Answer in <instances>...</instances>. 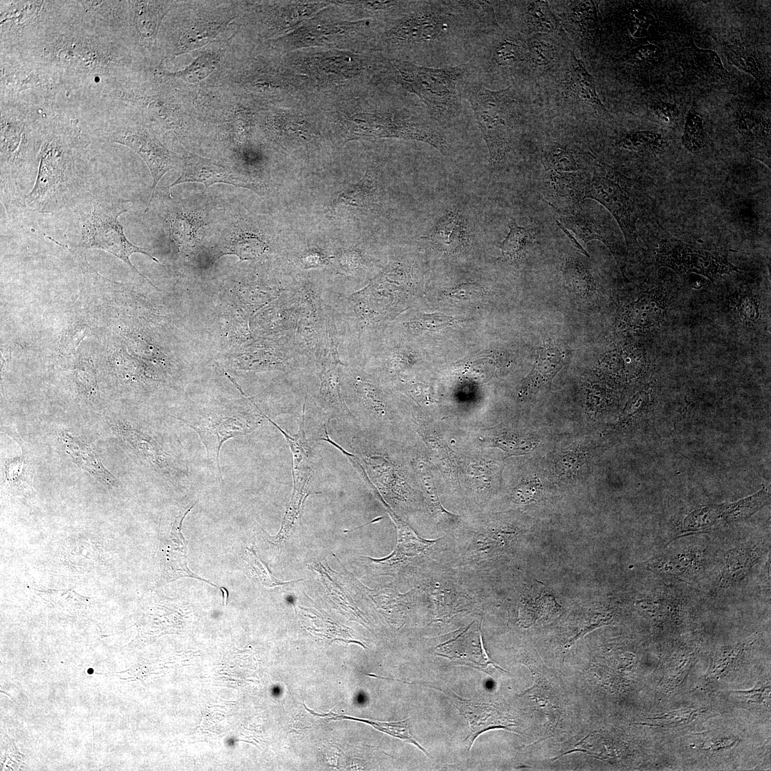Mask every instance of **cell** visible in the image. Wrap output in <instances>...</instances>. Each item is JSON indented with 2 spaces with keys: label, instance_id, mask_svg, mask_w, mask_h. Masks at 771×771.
I'll return each instance as SVG.
<instances>
[{
  "label": "cell",
  "instance_id": "54",
  "mask_svg": "<svg viewBox=\"0 0 771 771\" xmlns=\"http://www.w3.org/2000/svg\"><path fill=\"white\" fill-rule=\"evenodd\" d=\"M660 54L661 49L659 46L653 44H647L635 48L633 51L631 56L636 61H645L654 60L660 57Z\"/></svg>",
  "mask_w": 771,
  "mask_h": 771
},
{
  "label": "cell",
  "instance_id": "25",
  "mask_svg": "<svg viewBox=\"0 0 771 771\" xmlns=\"http://www.w3.org/2000/svg\"><path fill=\"white\" fill-rule=\"evenodd\" d=\"M468 231L463 216L457 211L440 218L427 238L433 248L445 254L462 250L468 243Z\"/></svg>",
  "mask_w": 771,
  "mask_h": 771
},
{
  "label": "cell",
  "instance_id": "16",
  "mask_svg": "<svg viewBox=\"0 0 771 771\" xmlns=\"http://www.w3.org/2000/svg\"><path fill=\"white\" fill-rule=\"evenodd\" d=\"M710 560L711 553L706 547L680 545L660 553L644 565L658 574L691 583L705 571Z\"/></svg>",
  "mask_w": 771,
  "mask_h": 771
},
{
  "label": "cell",
  "instance_id": "56",
  "mask_svg": "<svg viewBox=\"0 0 771 771\" xmlns=\"http://www.w3.org/2000/svg\"><path fill=\"white\" fill-rule=\"evenodd\" d=\"M739 310L741 316L745 320L753 321L758 317V307L752 298L747 297L741 301Z\"/></svg>",
  "mask_w": 771,
  "mask_h": 771
},
{
  "label": "cell",
  "instance_id": "34",
  "mask_svg": "<svg viewBox=\"0 0 771 771\" xmlns=\"http://www.w3.org/2000/svg\"><path fill=\"white\" fill-rule=\"evenodd\" d=\"M525 14L526 23L533 31L550 34L558 29V21L546 1H528Z\"/></svg>",
  "mask_w": 771,
  "mask_h": 771
},
{
  "label": "cell",
  "instance_id": "47",
  "mask_svg": "<svg viewBox=\"0 0 771 771\" xmlns=\"http://www.w3.org/2000/svg\"><path fill=\"white\" fill-rule=\"evenodd\" d=\"M567 281L575 288L589 291L593 286V280L588 270L578 261L571 260L565 266Z\"/></svg>",
  "mask_w": 771,
  "mask_h": 771
},
{
  "label": "cell",
  "instance_id": "26",
  "mask_svg": "<svg viewBox=\"0 0 771 771\" xmlns=\"http://www.w3.org/2000/svg\"><path fill=\"white\" fill-rule=\"evenodd\" d=\"M66 453L72 462L109 486L116 483L89 445L67 430L60 435Z\"/></svg>",
  "mask_w": 771,
  "mask_h": 771
},
{
  "label": "cell",
  "instance_id": "1",
  "mask_svg": "<svg viewBox=\"0 0 771 771\" xmlns=\"http://www.w3.org/2000/svg\"><path fill=\"white\" fill-rule=\"evenodd\" d=\"M490 4L482 1H415L384 34V41L420 59L470 51L493 24Z\"/></svg>",
  "mask_w": 771,
  "mask_h": 771
},
{
  "label": "cell",
  "instance_id": "8",
  "mask_svg": "<svg viewBox=\"0 0 771 771\" xmlns=\"http://www.w3.org/2000/svg\"><path fill=\"white\" fill-rule=\"evenodd\" d=\"M464 99L469 102L489 153L490 168L506 156L513 137L517 116V98L512 86L491 90L469 80Z\"/></svg>",
  "mask_w": 771,
  "mask_h": 771
},
{
  "label": "cell",
  "instance_id": "31",
  "mask_svg": "<svg viewBox=\"0 0 771 771\" xmlns=\"http://www.w3.org/2000/svg\"><path fill=\"white\" fill-rule=\"evenodd\" d=\"M723 50L728 60L737 68L750 74L760 82L765 80L764 65L752 49L742 43L732 42L725 44Z\"/></svg>",
  "mask_w": 771,
  "mask_h": 771
},
{
  "label": "cell",
  "instance_id": "28",
  "mask_svg": "<svg viewBox=\"0 0 771 771\" xmlns=\"http://www.w3.org/2000/svg\"><path fill=\"white\" fill-rule=\"evenodd\" d=\"M664 312L660 298L653 293H647L629 306L625 321L630 328L648 329L660 324Z\"/></svg>",
  "mask_w": 771,
  "mask_h": 771
},
{
  "label": "cell",
  "instance_id": "41",
  "mask_svg": "<svg viewBox=\"0 0 771 771\" xmlns=\"http://www.w3.org/2000/svg\"><path fill=\"white\" fill-rule=\"evenodd\" d=\"M409 720L410 718L399 722H375L368 720H364L363 721L381 732L413 744L428 757L430 756L429 753L418 743L416 738L413 735Z\"/></svg>",
  "mask_w": 771,
  "mask_h": 771
},
{
  "label": "cell",
  "instance_id": "22",
  "mask_svg": "<svg viewBox=\"0 0 771 771\" xmlns=\"http://www.w3.org/2000/svg\"><path fill=\"white\" fill-rule=\"evenodd\" d=\"M1 430L14 438L22 450L21 457L9 459L5 462V489L13 495H26L33 492L32 481L36 463L29 452V446L14 430L7 427H1Z\"/></svg>",
  "mask_w": 771,
  "mask_h": 771
},
{
  "label": "cell",
  "instance_id": "37",
  "mask_svg": "<svg viewBox=\"0 0 771 771\" xmlns=\"http://www.w3.org/2000/svg\"><path fill=\"white\" fill-rule=\"evenodd\" d=\"M692 51L694 64L702 74L714 80L727 79L728 72L716 52L709 49H699L695 45Z\"/></svg>",
  "mask_w": 771,
  "mask_h": 771
},
{
  "label": "cell",
  "instance_id": "44",
  "mask_svg": "<svg viewBox=\"0 0 771 771\" xmlns=\"http://www.w3.org/2000/svg\"><path fill=\"white\" fill-rule=\"evenodd\" d=\"M245 560L248 563L250 568L255 575L258 578L260 582L266 588H275L281 586L283 585L289 584L296 581H301L302 580H293V581H281L275 578L268 570L265 564L258 557L254 548H246Z\"/></svg>",
  "mask_w": 771,
  "mask_h": 771
},
{
  "label": "cell",
  "instance_id": "11",
  "mask_svg": "<svg viewBox=\"0 0 771 771\" xmlns=\"http://www.w3.org/2000/svg\"><path fill=\"white\" fill-rule=\"evenodd\" d=\"M327 342L323 354L313 364L319 380L316 400L331 417L350 416L351 413L342 393L343 365L340 361L339 333L333 308L326 303Z\"/></svg>",
  "mask_w": 771,
  "mask_h": 771
},
{
  "label": "cell",
  "instance_id": "10",
  "mask_svg": "<svg viewBox=\"0 0 771 771\" xmlns=\"http://www.w3.org/2000/svg\"><path fill=\"white\" fill-rule=\"evenodd\" d=\"M584 187L583 198L603 205L618 221L628 246L638 245L636 221L643 216L645 203L638 183L609 166L599 165Z\"/></svg>",
  "mask_w": 771,
  "mask_h": 771
},
{
  "label": "cell",
  "instance_id": "3",
  "mask_svg": "<svg viewBox=\"0 0 771 771\" xmlns=\"http://www.w3.org/2000/svg\"><path fill=\"white\" fill-rule=\"evenodd\" d=\"M518 525L497 519L462 522L451 535L446 562L454 569L480 582L490 572L516 553L521 541Z\"/></svg>",
  "mask_w": 771,
  "mask_h": 771
},
{
  "label": "cell",
  "instance_id": "24",
  "mask_svg": "<svg viewBox=\"0 0 771 771\" xmlns=\"http://www.w3.org/2000/svg\"><path fill=\"white\" fill-rule=\"evenodd\" d=\"M560 220L559 223L563 227L573 231L576 238L584 243L592 240L603 242L622 267L625 256L624 248L621 241L608 228L581 214L561 216Z\"/></svg>",
  "mask_w": 771,
  "mask_h": 771
},
{
  "label": "cell",
  "instance_id": "7",
  "mask_svg": "<svg viewBox=\"0 0 771 771\" xmlns=\"http://www.w3.org/2000/svg\"><path fill=\"white\" fill-rule=\"evenodd\" d=\"M231 381L251 404L199 409L172 416L197 433L206 448L209 466L221 478L219 453L223 443L230 438L253 432L266 419L265 413L254 400L244 394L233 379Z\"/></svg>",
  "mask_w": 771,
  "mask_h": 771
},
{
  "label": "cell",
  "instance_id": "27",
  "mask_svg": "<svg viewBox=\"0 0 771 771\" xmlns=\"http://www.w3.org/2000/svg\"><path fill=\"white\" fill-rule=\"evenodd\" d=\"M563 361V354L558 348H543L535 366L523 381L520 394L527 395L548 383L560 369Z\"/></svg>",
  "mask_w": 771,
  "mask_h": 771
},
{
  "label": "cell",
  "instance_id": "50",
  "mask_svg": "<svg viewBox=\"0 0 771 771\" xmlns=\"http://www.w3.org/2000/svg\"><path fill=\"white\" fill-rule=\"evenodd\" d=\"M483 293L482 287L474 283H461L446 291V295L450 298L461 301L475 300Z\"/></svg>",
  "mask_w": 771,
  "mask_h": 771
},
{
  "label": "cell",
  "instance_id": "55",
  "mask_svg": "<svg viewBox=\"0 0 771 771\" xmlns=\"http://www.w3.org/2000/svg\"><path fill=\"white\" fill-rule=\"evenodd\" d=\"M409 392L415 399L422 403L428 404L435 402L431 388L424 384L415 383L411 385Z\"/></svg>",
  "mask_w": 771,
  "mask_h": 771
},
{
  "label": "cell",
  "instance_id": "32",
  "mask_svg": "<svg viewBox=\"0 0 771 771\" xmlns=\"http://www.w3.org/2000/svg\"><path fill=\"white\" fill-rule=\"evenodd\" d=\"M267 243L256 234L241 233L235 235L218 253V258L223 255H236L240 260H251L258 258L266 251Z\"/></svg>",
  "mask_w": 771,
  "mask_h": 771
},
{
  "label": "cell",
  "instance_id": "5",
  "mask_svg": "<svg viewBox=\"0 0 771 771\" xmlns=\"http://www.w3.org/2000/svg\"><path fill=\"white\" fill-rule=\"evenodd\" d=\"M393 66L402 86L423 101L435 121L447 124L461 116L465 88L473 71L469 62L431 67L395 61Z\"/></svg>",
  "mask_w": 771,
  "mask_h": 771
},
{
  "label": "cell",
  "instance_id": "18",
  "mask_svg": "<svg viewBox=\"0 0 771 771\" xmlns=\"http://www.w3.org/2000/svg\"><path fill=\"white\" fill-rule=\"evenodd\" d=\"M109 139L130 147L143 158L148 166L153 178L148 206L153 199L155 189L161 178L166 172L175 168L176 156L146 132H133L121 129L111 132Z\"/></svg>",
  "mask_w": 771,
  "mask_h": 771
},
{
  "label": "cell",
  "instance_id": "20",
  "mask_svg": "<svg viewBox=\"0 0 771 771\" xmlns=\"http://www.w3.org/2000/svg\"><path fill=\"white\" fill-rule=\"evenodd\" d=\"M450 692V697L448 698L470 725L469 734L465 738L468 742V750L473 746L475 738L483 732L491 729H506L512 731L510 727L515 725L499 707L463 699L452 691Z\"/></svg>",
  "mask_w": 771,
  "mask_h": 771
},
{
  "label": "cell",
  "instance_id": "9",
  "mask_svg": "<svg viewBox=\"0 0 771 771\" xmlns=\"http://www.w3.org/2000/svg\"><path fill=\"white\" fill-rule=\"evenodd\" d=\"M390 515L396 528L397 544L388 557L373 559L365 557L373 576H391L394 583L410 584L414 576L428 565L445 560L451 550L452 536L445 535L436 539L422 538L410 526L398 518Z\"/></svg>",
  "mask_w": 771,
  "mask_h": 771
},
{
  "label": "cell",
  "instance_id": "57",
  "mask_svg": "<svg viewBox=\"0 0 771 771\" xmlns=\"http://www.w3.org/2000/svg\"><path fill=\"white\" fill-rule=\"evenodd\" d=\"M647 397V393L645 392H640L635 395L626 406L622 416L623 418L625 420L628 416L633 414L645 403Z\"/></svg>",
  "mask_w": 771,
  "mask_h": 771
},
{
  "label": "cell",
  "instance_id": "4",
  "mask_svg": "<svg viewBox=\"0 0 771 771\" xmlns=\"http://www.w3.org/2000/svg\"><path fill=\"white\" fill-rule=\"evenodd\" d=\"M74 216L66 233L71 244L83 249H101L123 261L154 288L131 261L133 253H142L160 264L145 248L134 245L126 236L119 216L127 211L121 201L112 195L94 190L71 206Z\"/></svg>",
  "mask_w": 771,
  "mask_h": 771
},
{
  "label": "cell",
  "instance_id": "17",
  "mask_svg": "<svg viewBox=\"0 0 771 771\" xmlns=\"http://www.w3.org/2000/svg\"><path fill=\"white\" fill-rule=\"evenodd\" d=\"M196 504V502H191L175 505L174 510L171 513V515L169 518V531L166 536L167 538L165 540V545L163 548L165 573L166 574L168 581L175 580L183 577L194 578L221 589L223 601L224 605H226L228 597L227 590L224 588H220L218 585H213L207 580L202 579L201 577L191 572L188 568L187 542L183 535L181 525L186 515Z\"/></svg>",
  "mask_w": 771,
  "mask_h": 771
},
{
  "label": "cell",
  "instance_id": "30",
  "mask_svg": "<svg viewBox=\"0 0 771 771\" xmlns=\"http://www.w3.org/2000/svg\"><path fill=\"white\" fill-rule=\"evenodd\" d=\"M489 59L499 69L515 68L528 61L526 45L514 38L501 39L491 46Z\"/></svg>",
  "mask_w": 771,
  "mask_h": 771
},
{
  "label": "cell",
  "instance_id": "58",
  "mask_svg": "<svg viewBox=\"0 0 771 771\" xmlns=\"http://www.w3.org/2000/svg\"><path fill=\"white\" fill-rule=\"evenodd\" d=\"M557 225L564 231V233L568 236L569 239L572 242L573 245L579 251L580 253L584 254L587 257H590L586 251L580 246L576 238L569 232V231L563 227L558 221H556Z\"/></svg>",
  "mask_w": 771,
  "mask_h": 771
},
{
  "label": "cell",
  "instance_id": "53",
  "mask_svg": "<svg viewBox=\"0 0 771 771\" xmlns=\"http://www.w3.org/2000/svg\"><path fill=\"white\" fill-rule=\"evenodd\" d=\"M469 373L477 379L486 380L489 378L494 369L493 361L490 358H483L475 361L473 365L470 366Z\"/></svg>",
  "mask_w": 771,
  "mask_h": 771
},
{
  "label": "cell",
  "instance_id": "14",
  "mask_svg": "<svg viewBox=\"0 0 771 771\" xmlns=\"http://www.w3.org/2000/svg\"><path fill=\"white\" fill-rule=\"evenodd\" d=\"M116 429L133 452L160 475L174 480L189 475L181 441L164 445L126 422L119 423Z\"/></svg>",
  "mask_w": 771,
  "mask_h": 771
},
{
  "label": "cell",
  "instance_id": "33",
  "mask_svg": "<svg viewBox=\"0 0 771 771\" xmlns=\"http://www.w3.org/2000/svg\"><path fill=\"white\" fill-rule=\"evenodd\" d=\"M510 231L501 243L503 257L512 261L520 260L533 243V233L526 228L519 226L515 222L510 221Z\"/></svg>",
  "mask_w": 771,
  "mask_h": 771
},
{
  "label": "cell",
  "instance_id": "35",
  "mask_svg": "<svg viewBox=\"0 0 771 771\" xmlns=\"http://www.w3.org/2000/svg\"><path fill=\"white\" fill-rule=\"evenodd\" d=\"M618 145L630 151L659 153L665 150L667 143L660 133L650 131H638L623 136Z\"/></svg>",
  "mask_w": 771,
  "mask_h": 771
},
{
  "label": "cell",
  "instance_id": "38",
  "mask_svg": "<svg viewBox=\"0 0 771 771\" xmlns=\"http://www.w3.org/2000/svg\"><path fill=\"white\" fill-rule=\"evenodd\" d=\"M543 163L547 171L569 172L578 169V165L572 153L565 147L558 143L545 146L543 152Z\"/></svg>",
  "mask_w": 771,
  "mask_h": 771
},
{
  "label": "cell",
  "instance_id": "6",
  "mask_svg": "<svg viewBox=\"0 0 771 771\" xmlns=\"http://www.w3.org/2000/svg\"><path fill=\"white\" fill-rule=\"evenodd\" d=\"M409 585L415 589L420 607L444 618L481 610L488 597L484 583L454 569L445 560L425 566Z\"/></svg>",
  "mask_w": 771,
  "mask_h": 771
},
{
  "label": "cell",
  "instance_id": "49",
  "mask_svg": "<svg viewBox=\"0 0 771 771\" xmlns=\"http://www.w3.org/2000/svg\"><path fill=\"white\" fill-rule=\"evenodd\" d=\"M651 109L660 122L671 126L680 116V109L675 104L658 101L651 104Z\"/></svg>",
  "mask_w": 771,
  "mask_h": 771
},
{
  "label": "cell",
  "instance_id": "29",
  "mask_svg": "<svg viewBox=\"0 0 771 771\" xmlns=\"http://www.w3.org/2000/svg\"><path fill=\"white\" fill-rule=\"evenodd\" d=\"M570 85L580 100L602 114L608 113L600 99L593 76L574 54H570Z\"/></svg>",
  "mask_w": 771,
  "mask_h": 771
},
{
  "label": "cell",
  "instance_id": "36",
  "mask_svg": "<svg viewBox=\"0 0 771 771\" xmlns=\"http://www.w3.org/2000/svg\"><path fill=\"white\" fill-rule=\"evenodd\" d=\"M682 143L692 153L700 151L705 145L704 122L701 114L691 109L687 114Z\"/></svg>",
  "mask_w": 771,
  "mask_h": 771
},
{
  "label": "cell",
  "instance_id": "52",
  "mask_svg": "<svg viewBox=\"0 0 771 771\" xmlns=\"http://www.w3.org/2000/svg\"><path fill=\"white\" fill-rule=\"evenodd\" d=\"M536 495L537 484L534 482H524L513 489L511 500L517 504H526L532 502Z\"/></svg>",
  "mask_w": 771,
  "mask_h": 771
},
{
  "label": "cell",
  "instance_id": "46",
  "mask_svg": "<svg viewBox=\"0 0 771 771\" xmlns=\"http://www.w3.org/2000/svg\"><path fill=\"white\" fill-rule=\"evenodd\" d=\"M75 377L79 387L84 393L93 398L97 395L96 374L89 361H81L78 363L75 368Z\"/></svg>",
  "mask_w": 771,
  "mask_h": 771
},
{
  "label": "cell",
  "instance_id": "40",
  "mask_svg": "<svg viewBox=\"0 0 771 771\" xmlns=\"http://www.w3.org/2000/svg\"><path fill=\"white\" fill-rule=\"evenodd\" d=\"M526 47L528 61L533 66H548L556 59V48L546 39L533 37L528 41Z\"/></svg>",
  "mask_w": 771,
  "mask_h": 771
},
{
  "label": "cell",
  "instance_id": "45",
  "mask_svg": "<svg viewBox=\"0 0 771 771\" xmlns=\"http://www.w3.org/2000/svg\"><path fill=\"white\" fill-rule=\"evenodd\" d=\"M453 318L443 314H420L406 323L408 327L418 331H439L450 326Z\"/></svg>",
  "mask_w": 771,
  "mask_h": 771
},
{
  "label": "cell",
  "instance_id": "42",
  "mask_svg": "<svg viewBox=\"0 0 771 771\" xmlns=\"http://www.w3.org/2000/svg\"><path fill=\"white\" fill-rule=\"evenodd\" d=\"M570 17L582 30L589 32L596 29L598 22L596 4L592 1H573Z\"/></svg>",
  "mask_w": 771,
  "mask_h": 771
},
{
  "label": "cell",
  "instance_id": "15",
  "mask_svg": "<svg viewBox=\"0 0 771 771\" xmlns=\"http://www.w3.org/2000/svg\"><path fill=\"white\" fill-rule=\"evenodd\" d=\"M770 501V494L762 489L740 500L696 508L684 518L680 533H702L746 520Z\"/></svg>",
  "mask_w": 771,
  "mask_h": 771
},
{
  "label": "cell",
  "instance_id": "43",
  "mask_svg": "<svg viewBox=\"0 0 771 771\" xmlns=\"http://www.w3.org/2000/svg\"><path fill=\"white\" fill-rule=\"evenodd\" d=\"M221 24H202L191 27L183 36L181 44L188 49L195 48L214 39L223 29Z\"/></svg>",
  "mask_w": 771,
  "mask_h": 771
},
{
  "label": "cell",
  "instance_id": "23",
  "mask_svg": "<svg viewBox=\"0 0 771 771\" xmlns=\"http://www.w3.org/2000/svg\"><path fill=\"white\" fill-rule=\"evenodd\" d=\"M419 486L424 505L440 533L452 535L460 526L463 520L443 507L437 488L427 465L422 462L418 464Z\"/></svg>",
  "mask_w": 771,
  "mask_h": 771
},
{
  "label": "cell",
  "instance_id": "12",
  "mask_svg": "<svg viewBox=\"0 0 771 771\" xmlns=\"http://www.w3.org/2000/svg\"><path fill=\"white\" fill-rule=\"evenodd\" d=\"M656 263L682 273L703 275L712 281L718 276L738 271L726 257L717 253L695 248L669 234L660 226Z\"/></svg>",
  "mask_w": 771,
  "mask_h": 771
},
{
  "label": "cell",
  "instance_id": "39",
  "mask_svg": "<svg viewBox=\"0 0 771 771\" xmlns=\"http://www.w3.org/2000/svg\"><path fill=\"white\" fill-rule=\"evenodd\" d=\"M735 126L738 132L750 138H770V120L758 117L747 111H741L735 116Z\"/></svg>",
  "mask_w": 771,
  "mask_h": 771
},
{
  "label": "cell",
  "instance_id": "13",
  "mask_svg": "<svg viewBox=\"0 0 771 771\" xmlns=\"http://www.w3.org/2000/svg\"><path fill=\"white\" fill-rule=\"evenodd\" d=\"M300 312L293 342L298 352L310 363L323 354L327 342L326 302L321 290L306 281L297 288Z\"/></svg>",
  "mask_w": 771,
  "mask_h": 771
},
{
  "label": "cell",
  "instance_id": "19",
  "mask_svg": "<svg viewBox=\"0 0 771 771\" xmlns=\"http://www.w3.org/2000/svg\"><path fill=\"white\" fill-rule=\"evenodd\" d=\"M188 182L203 183L206 188L215 183H226L258 191L256 183L249 182L226 166L197 156H190L184 158L180 176L168 188L171 191V188L176 185Z\"/></svg>",
  "mask_w": 771,
  "mask_h": 771
},
{
  "label": "cell",
  "instance_id": "51",
  "mask_svg": "<svg viewBox=\"0 0 771 771\" xmlns=\"http://www.w3.org/2000/svg\"><path fill=\"white\" fill-rule=\"evenodd\" d=\"M327 254L320 250L308 249L305 251L299 257V262L303 268H315L328 265L331 258Z\"/></svg>",
  "mask_w": 771,
  "mask_h": 771
},
{
  "label": "cell",
  "instance_id": "48",
  "mask_svg": "<svg viewBox=\"0 0 771 771\" xmlns=\"http://www.w3.org/2000/svg\"><path fill=\"white\" fill-rule=\"evenodd\" d=\"M555 191L561 197L574 198L578 190V181L575 174L553 171L551 173Z\"/></svg>",
  "mask_w": 771,
  "mask_h": 771
},
{
  "label": "cell",
  "instance_id": "2",
  "mask_svg": "<svg viewBox=\"0 0 771 771\" xmlns=\"http://www.w3.org/2000/svg\"><path fill=\"white\" fill-rule=\"evenodd\" d=\"M94 178L89 165L75 157L68 142L54 136L41 153L25 211L46 213L69 208L94 190Z\"/></svg>",
  "mask_w": 771,
  "mask_h": 771
},
{
  "label": "cell",
  "instance_id": "21",
  "mask_svg": "<svg viewBox=\"0 0 771 771\" xmlns=\"http://www.w3.org/2000/svg\"><path fill=\"white\" fill-rule=\"evenodd\" d=\"M765 548L763 543L750 541L723 552L719 563V586L727 588L745 580Z\"/></svg>",
  "mask_w": 771,
  "mask_h": 771
}]
</instances>
